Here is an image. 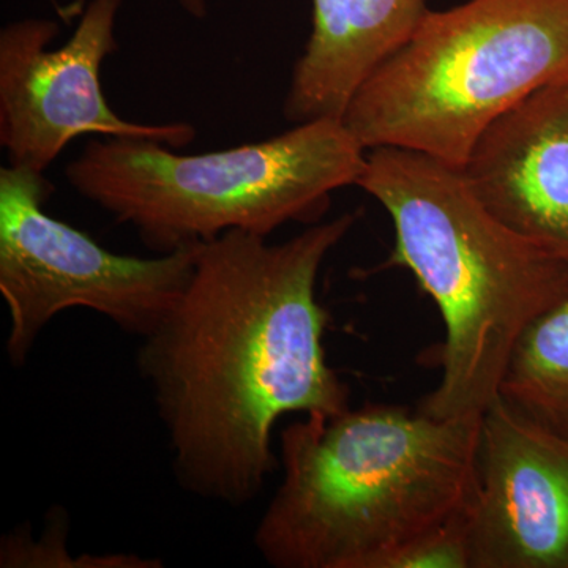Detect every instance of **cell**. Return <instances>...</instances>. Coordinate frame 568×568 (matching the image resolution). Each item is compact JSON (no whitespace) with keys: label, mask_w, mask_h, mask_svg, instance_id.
<instances>
[{"label":"cell","mask_w":568,"mask_h":568,"mask_svg":"<svg viewBox=\"0 0 568 568\" xmlns=\"http://www.w3.org/2000/svg\"><path fill=\"white\" fill-rule=\"evenodd\" d=\"M500 396L568 429V294L519 338Z\"/></svg>","instance_id":"obj_11"},{"label":"cell","mask_w":568,"mask_h":568,"mask_svg":"<svg viewBox=\"0 0 568 568\" xmlns=\"http://www.w3.org/2000/svg\"><path fill=\"white\" fill-rule=\"evenodd\" d=\"M178 2L190 17L196 18V20H204L207 17V0H178Z\"/></svg>","instance_id":"obj_13"},{"label":"cell","mask_w":568,"mask_h":568,"mask_svg":"<svg viewBox=\"0 0 568 568\" xmlns=\"http://www.w3.org/2000/svg\"><path fill=\"white\" fill-rule=\"evenodd\" d=\"M355 220L343 213L280 244L231 231L197 245L189 284L138 355L186 491L252 503L280 466V418L349 409V387L325 355L316 284Z\"/></svg>","instance_id":"obj_1"},{"label":"cell","mask_w":568,"mask_h":568,"mask_svg":"<svg viewBox=\"0 0 568 568\" xmlns=\"http://www.w3.org/2000/svg\"><path fill=\"white\" fill-rule=\"evenodd\" d=\"M383 568H473L465 511L410 540Z\"/></svg>","instance_id":"obj_12"},{"label":"cell","mask_w":568,"mask_h":568,"mask_svg":"<svg viewBox=\"0 0 568 568\" xmlns=\"http://www.w3.org/2000/svg\"><path fill=\"white\" fill-rule=\"evenodd\" d=\"M480 416L366 405L283 429V478L254 530L276 568H383L414 538L466 510Z\"/></svg>","instance_id":"obj_2"},{"label":"cell","mask_w":568,"mask_h":568,"mask_svg":"<svg viewBox=\"0 0 568 568\" xmlns=\"http://www.w3.org/2000/svg\"><path fill=\"white\" fill-rule=\"evenodd\" d=\"M465 519L473 568H568V429L497 396Z\"/></svg>","instance_id":"obj_8"},{"label":"cell","mask_w":568,"mask_h":568,"mask_svg":"<svg viewBox=\"0 0 568 568\" xmlns=\"http://www.w3.org/2000/svg\"><path fill=\"white\" fill-rule=\"evenodd\" d=\"M355 185L390 215L386 267L407 268L444 323L437 386L418 409L478 417L500 395L508 362L530 324L568 294V263L485 207L459 168L398 148L366 152Z\"/></svg>","instance_id":"obj_3"},{"label":"cell","mask_w":568,"mask_h":568,"mask_svg":"<svg viewBox=\"0 0 568 568\" xmlns=\"http://www.w3.org/2000/svg\"><path fill=\"white\" fill-rule=\"evenodd\" d=\"M123 0H91L73 36L58 50V22L28 18L0 31V145L10 166L44 174L84 134L156 141L182 149L196 138L186 122L122 119L103 95L100 71L118 51L114 29Z\"/></svg>","instance_id":"obj_7"},{"label":"cell","mask_w":568,"mask_h":568,"mask_svg":"<svg viewBox=\"0 0 568 568\" xmlns=\"http://www.w3.org/2000/svg\"><path fill=\"white\" fill-rule=\"evenodd\" d=\"M50 183L26 168L0 170V293L10 313L7 354L28 361L52 317L88 308L126 334L151 335L192 276L196 246L125 256L48 215Z\"/></svg>","instance_id":"obj_6"},{"label":"cell","mask_w":568,"mask_h":568,"mask_svg":"<svg viewBox=\"0 0 568 568\" xmlns=\"http://www.w3.org/2000/svg\"><path fill=\"white\" fill-rule=\"evenodd\" d=\"M428 10L426 0H313L312 33L294 67L286 118H342L355 91Z\"/></svg>","instance_id":"obj_10"},{"label":"cell","mask_w":568,"mask_h":568,"mask_svg":"<svg viewBox=\"0 0 568 568\" xmlns=\"http://www.w3.org/2000/svg\"><path fill=\"white\" fill-rule=\"evenodd\" d=\"M366 152L342 118H321L271 140L196 155L156 141L102 138L69 163L65 178L163 254L231 231L268 237L290 222H316L336 190L357 183Z\"/></svg>","instance_id":"obj_4"},{"label":"cell","mask_w":568,"mask_h":568,"mask_svg":"<svg viewBox=\"0 0 568 568\" xmlns=\"http://www.w3.org/2000/svg\"><path fill=\"white\" fill-rule=\"evenodd\" d=\"M462 171L493 215L568 263V81L500 115Z\"/></svg>","instance_id":"obj_9"},{"label":"cell","mask_w":568,"mask_h":568,"mask_svg":"<svg viewBox=\"0 0 568 568\" xmlns=\"http://www.w3.org/2000/svg\"><path fill=\"white\" fill-rule=\"evenodd\" d=\"M567 81L568 0H467L426 11L342 119L366 151L406 149L462 170L500 115Z\"/></svg>","instance_id":"obj_5"}]
</instances>
